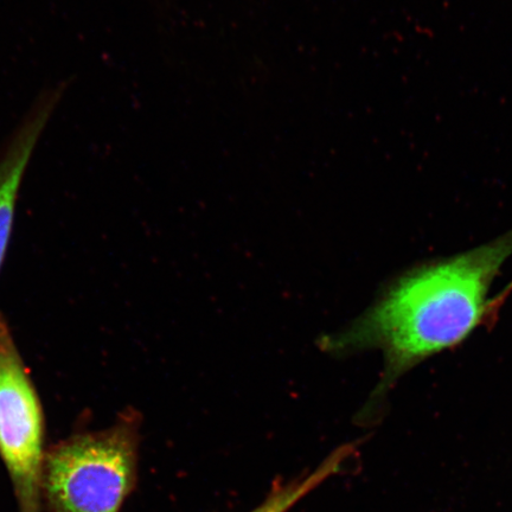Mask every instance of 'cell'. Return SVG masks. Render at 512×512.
<instances>
[{
	"mask_svg": "<svg viewBox=\"0 0 512 512\" xmlns=\"http://www.w3.org/2000/svg\"><path fill=\"white\" fill-rule=\"evenodd\" d=\"M511 256L512 230L472 251L415 268L344 329L320 336L317 345L335 358L382 351L384 371L369 403L380 401L408 370L477 328L491 286Z\"/></svg>",
	"mask_w": 512,
	"mask_h": 512,
	"instance_id": "cell-1",
	"label": "cell"
},
{
	"mask_svg": "<svg viewBox=\"0 0 512 512\" xmlns=\"http://www.w3.org/2000/svg\"><path fill=\"white\" fill-rule=\"evenodd\" d=\"M143 415L120 412L111 426L79 431L48 447L43 510L120 512L138 482Z\"/></svg>",
	"mask_w": 512,
	"mask_h": 512,
	"instance_id": "cell-2",
	"label": "cell"
},
{
	"mask_svg": "<svg viewBox=\"0 0 512 512\" xmlns=\"http://www.w3.org/2000/svg\"><path fill=\"white\" fill-rule=\"evenodd\" d=\"M46 414L8 319L0 312V460L18 512H43Z\"/></svg>",
	"mask_w": 512,
	"mask_h": 512,
	"instance_id": "cell-3",
	"label": "cell"
},
{
	"mask_svg": "<svg viewBox=\"0 0 512 512\" xmlns=\"http://www.w3.org/2000/svg\"><path fill=\"white\" fill-rule=\"evenodd\" d=\"M66 88L67 86L62 83L44 89L30 106L21 123L0 146V271L14 233L17 204L25 174Z\"/></svg>",
	"mask_w": 512,
	"mask_h": 512,
	"instance_id": "cell-4",
	"label": "cell"
},
{
	"mask_svg": "<svg viewBox=\"0 0 512 512\" xmlns=\"http://www.w3.org/2000/svg\"><path fill=\"white\" fill-rule=\"evenodd\" d=\"M351 452L350 446L337 448L317 469L291 482L275 485L264 502L251 512H288L294 505L310 495L318 486L341 471V467Z\"/></svg>",
	"mask_w": 512,
	"mask_h": 512,
	"instance_id": "cell-5",
	"label": "cell"
}]
</instances>
